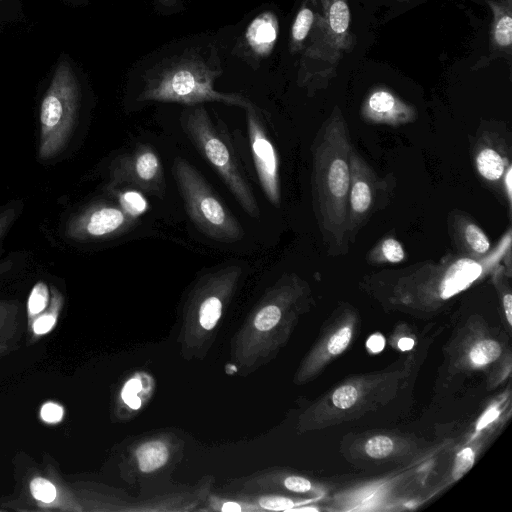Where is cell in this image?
<instances>
[{"label": "cell", "mask_w": 512, "mask_h": 512, "mask_svg": "<svg viewBox=\"0 0 512 512\" xmlns=\"http://www.w3.org/2000/svg\"><path fill=\"white\" fill-rule=\"evenodd\" d=\"M111 184H128L152 196L163 198L166 184L163 168L156 151L141 144L130 153L116 157L110 164Z\"/></svg>", "instance_id": "obj_9"}, {"label": "cell", "mask_w": 512, "mask_h": 512, "mask_svg": "<svg viewBox=\"0 0 512 512\" xmlns=\"http://www.w3.org/2000/svg\"><path fill=\"white\" fill-rule=\"evenodd\" d=\"M16 216L15 209H7L0 213V241Z\"/></svg>", "instance_id": "obj_38"}, {"label": "cell", "mask_w": 512, "mask_h": 512, "mask_svg": "<svg viewBox=\"0 0 512 512\" xmlns=\"http://www.w3.org/2000/svg\"><path fill=\"white\" fill-rule=\"evenodd\" d=\"M360 116L370 124L396 127L415 122L418 111L389 87L377 85L365 96Z\"/></svg>", "instance_id": "obj_11"}, {"label": "cell", "mask_w": 512, "mask_h": 512, "mask_svg": "<svg viewBox=\"0 0 512 512\" xmlns=\"http://www.w3.org/2000/svg\"><path fill=\"white\" fill-rule=\"evenodd\" d=\"M393 449L392 439L384 435L371 437L365 443V452L372 458H384L391 454Z\"/></svg>", "instance_id": "obj_26"}, {"label": "cell", "mask_w": 512, "mask_h": 512, "mask_svg": "<svg viewBox=\"0 0 512 512\" xmlns=\"http://www.w3.org/2000/svg\"><path fill=\"white\" fill-rule=\"evenodd\" d=\"M260 505L268 510H287L293 507L294 503L291 499L279 496L263 497L259 501Z\"/></svg>", "instance_id": "obj_34"}, {"label": "cell", "mask_w": 512, "mask_h": 512, "mask_svg": "<svg viewBox=\"0 0 512 512\" xmlns=\"http://www.w3.org/2000/svg\"><path fill=\"white\" fill-rule=\"evenodd\" d=\"M359 397L357 388L352 384L342 385L332 394V403L339 409L352 407Z\"/></svg>", "instance_id": "obj_28"}, {"label": "cell", "mask_w": 512, "mask_h": 512, "mask_svg": "<svg viewBox=\"0 0 512 512\" xmlns=\"http://www.w3.org/2000/svg\"><path fill=\"white\" fill-rule=\"evenodd\" d=\"M451 222L460 253L480 258L490 251L491 244L487 235L470 218L456 213Z\"/></svg>", "instance_id": "obj_16"}, {"label": "cell", "mask_w": 512, "mask_h": 512, "mask_svg": "<svg viewBox=\"0 0 512 512\" xmlns=\"http://www.w3.org/2000/svg\"><path fill=\"white\" fill-rule=\"evenodd\" d=\"M31 493L37 500L45 503L52 502L56 497V488L44 478H34L30 483Z\"/></svg>", "instance_id": "obj_30"}, {"label": "cell", "mask_w": 512, "mask_h": 512, "mask_svg": "<svg viewBox=\"0 0 512 512\" xmlns=\"http://www.w3.org/2000/svg\"><path fill=\"white\" fill-rule=\"evenodd\" d=\"M487 414L489 417H487V415H485L482 418V420L479 422V427H483L485 424H487V422H490L491 420H493L497 416L498 412L495 409H492Z\"/></svg>", "instance_id": "obj_42"}, {"label": "cell", "mask_w": 512, "mask_h": 512, "mask_svg": "<svg viewBox=\"0 0 512 512\" xmlns=\"http://www.w3.org/2000/svg\"><path fill=\"white\" fill-rule=\"evenodd\" d=\"M55 317L52 315H43L38 318L33 325L34 332L37 334H44L51 330L55 324Z\"/></svg>", "instance_id": "obj_37"}, {"label": "cell", "mask_w": 512, "mask_h": 512, "mask_svg": "<svg viewBox=\"0 0 512 512\" xmlns=\"http://www.w3.org/2000/svg\"><path fill=\"white\" fill-rule=\"evenodd\" d=\"M83 83L78 66L61 56L52 71L39 109V156L50 159L67 145L79 117Z\"/></svg>", "instance_id": "obj_5"}, {"label": "cell", "mask_w": 512, "mask_h": 512, "mask_svg": "<svg viewBox=\"0 0 512 512\" xmlns=\"http://www.w3.org/2000/svg\"><path fill=\"white\" fill-rule=\"evenodd\" d=\"M405 259L402 244L393 237L380 240L368 254L367 261L372 264L400 263Z\"/></svg>", "instance_id": "obj_20"}, {"label": "cell", "mask_w": 512, "mask_h": 512, "mask_svg": "<svg viewBox=\"0 0 512 512\" xmlns=\"http://www.w3.org/2000/svg\"><path fill=\"white\" fill-rule=\"evenodd\" d=\"M367 348L372 353H379L381 352L385 347V339L384 337L377 333L370 336V338L367 340Z\"/></svg>", "instance_id": "obj_39"}, {"label": "cell", "mask_w": 512, "mask_h": 512, "mask_svg": "<svg viewBox=\"0 0 512 512\" xmlns=\"http://www.w3.org/2000/svg\"><path fill=\"white\" fill-rule=\"evenodd\" d=\"M120 208L129 216L136 218L146 211L147 202L136 191H126L119 197Z\"/></svg>", "instance_id": "obj_24"}, {"label": "cell", "mask_w": 512, "mask_h": 512, "mask_svg": "<svg viewBox=\"0 0 512 512\" xmlns=\"http://www.w3.org/2000/svg\"><path fill=\"white\" fill-rule=\"evenodd\" d=\"M136 218L127 215L121 208L98 206L85 213L78 220L75 230L77 235L100 238L122 232L131 227Z\"/></svg>", "instance_id": "obj_15"}, {"label": "cell", "mask_w": 512, "mask_h": 512, "mask_svg": "<svg viewBox=\"0 0 512 512\" xmlns=\"http://www.w3.org/2000/svg\"><path fill=\"white\" fill-rule=\"evenodd\" d=\"M139 468L143 472H151L163 466L168 459V450L160 441L142 444L136 451Z\"/></svg>", "instance_id": "obj_19"}, {"label": "cell", "mask_w": 512, "mask_h": 512, "mask_svg": "<svg viewBox=\"0 0 512 512\" xmlns=\"http://www.w3.org/2000/svg\"><path fill=\"white\" fill-rule=\"evenodd\" d=\"M49 299L48 287L43 282H38L32 289L28 299V310L30 314H37L47 306Z\"/></svg>", "instance_id": "obj_29"}, {"label": "cell", "mask_w": 512, "mask_h": 512, "mask_svg": "<svg viewBox=\"0 0 512 512\" xmlns=\"http://www.w3.org/2000/svg\"><path fill=\"white\" fill-rule=\"evenodd\" d=\"M511 252L508 229L495 247L480 257L447 254L438 262L427 261L400 271L380 274L393 279V290L403 299L419 297L446 300L491 273Z\"/></svg>", "instance_id": "obj_4"}, {"label": "cell", "mask_w": 512, "mask_h": 512, "mask_svg": "<svg viewBox=\"0 0 512 512\" xmlns=\"http://www.w3.org/2000/svg\"><path fill=\"white\" fill-rule=\"evenodd\" d=\"M222 302L218 296L211 295L203 300L199 309V322L204 329L211 330L221 316Z\"/></svg>", "instance_id": "obj_22"}, {"label": "cell", "mask_w": 512, "mask_h": 512, "mask_svg": "<svg viewBox=\"0 0 512 512\" xmlns=\"http://www.w3.org/2000/svg\"><path fill=\"white\" fill-rule=\"evenodd\" d=\"M364 10L376 21L378 14L382 15L381 22L389 21L428 0H357Z\"/></svg>", "instance_id": "obj_18"}, {"label": "cell", "mask_w": 512, "mask_h": 512, "mask_svg": "<svg viewBox=\"0 0 512 512\" xmlns=\"http://www.w3.org/2000/svg\"><path fill=\"white\" fill-rule=\"evenodd\" d=\"M155 9L165 16L181 13L185 6L183 0H151Z\"/></svg>", "instance_id": "obj_33"}, {"label": "cell", "mask_w": 512, "mask_h": 512, "mask_svg": "<svg viewBox=\"0 0 512 512\" xmlns=\"http://www.w3.org/2000/svg\"><path fill=\"white\" fill-rule=\"evenodd\" d=\"M501 355V346L495 340L485 339L477 342L469 352L474 366H484L497 360Z\"/></svg>", "instance_id": "obj_21"}, {"label": "cell", "mask_w": 512, "mask_h": 512, "mask_svg": "<svg viewBox=\"0 0 512 512\" xmlns=\"http://www.w3.org/2000/svg\"><path fill=\"white\" fill-rule=\"evenodd\" d=\"M475 454L472 448L461 450L455 459L452 475L455 480L462 477L474 464Z\"/></svg>", "instance_id": "obj_31"}, {"label": "cell", "mask_w": 512, "mask_h": 512, "mask_svg": "<svg viewBox=\"0 0 512 512\" xmlns=\"http://www.w3.org/2000/svg\"><path fill=\"white\" fill-rule=\"evenodd\" d=\"M222 511L224 512H240L241 507L239 504L235 502H226L222 506Z\"/></svg>", "instance_id": "obj_41"}, {"label": "cell", "mask_w": 512, "mask_h": 512, "mask_svg": "<svg viewBox=\"0 0 512 512\" xmlns=\"http://www.w3.org/2000/svg\"><path fill=\"white\" fill-rule=\"evenodd\" d=\"M395 187L393 176L379 177L353 147L350 155L348 193V240L353 244L370 218L390 201Z\"/></svg>", "instance_id": "obj_8"}, {"label": "cell", "mask_w": 512, "mask_h": 512, "mask_svg": "<svg viewBox=\"0 0 512 512\" xmlns=\"http://www.w3.org/2000/svg\"><path fill=\"white\" fill-rule=\"evenodd\" d=\"M141 390V383L137 379H132L125 385L122 397L127 405L133 409H137L141 405L137 393Z\"/></svg>", "instance_id": "obj_32"}, {"label": "cell", "mask_w": 512, "mask_h": 512, "mask_svg": "<svg viewBox=\"0 0 512 512\" xmlns=\"http://www.w3.org/2000/svg\"><path fill=\"white\" fill-rule=\"evenodd\" d=\"M491 11L488 61L512 56V0H481Z\"/></svg>", "instance_id": "obj_14"}, {"label": "cell", "mask_w": 512, "mask_h": 512, "mask_svg": "<svg viewBox=\"0 0 512 512\" xmlns=\"http://www.w3.org/2000/svg\"><path fill=\"white\" fill-rule=\"evenodd\" d=\"M353 149L345 117L335 107L312 145V199L319 231L332 256L349 250L348 193Z\"/></svg>", "instance_id": "obj_3"}, {"label": "cell", "mask_w": 512, "mask_h": 512, "mask_svg": "<svg viewBox=\"0 0 512 512\" xmlns=\"http://www.w3.org/2000/svg\"><path fill=\"white\" fill-rule=\"evenodd\" d=\"M223 73L220 46L211 36L195 35L153 51L130 72L134 102H170L188 106L204 102L247 107L251 101L237 93L215 89Z\"/></svg>", "instance_id": "obj_1"}, {"label": "cell", "mask_w": 512, "mask_h": 512, "mask_svg": "<svg viewBox=\"0 0 512 512\" xmlns=\"http://www.w3.org/2000/svg\"><path fill=\"white\" fill-rule=\"evenodd\" d=\"M352 338V328L351 326H343L339 328L336 332H334L325 347V356L330 358L336 356L343 352L348 344L350 343Z\"/></svg>", "instance_id": "obj_23"}, {"label": "cell", "mask_w": 512, "mask_h": 512, "mask_svg": "<svg viewBox=\"0 0 512 512\" xmlns=\"http://www.w3.org/2000/svg\"><path fill=\"white\" fill-rule=\"evenodd\" d=\"M414 346V340L409 337H403L398 341V347L402 351L411 350Z\"/></svg>", "instance_id": "obj_40"}, {"label": "cell", "mask_w": 512, "mask_h": 512, "mask_svg": "<svg viewBox=\"0 0 512 512\" xmlns=\"http://www.w3.org/2000/svg\"><path fill=\"white\" fill-rule=\"evenodd\" d=\"M284 485L287 489L304 493L311 489V483L308 479L299 476H290L284 480Z\"/></svg>", "instance_id": "obj_35"}, {"label": "cell", "mask_w": 512, "mask_h": 512, "mask_svg": "<svg viewBox=\"0 0 512 512\" xmlns=\"http://www.w3.org/2000/svg\"><path fill=\"white\" fill-rule=\"evenodd\" d=\"M182 126L196 148L221 177L242 209L252 218H259L260 209L249 184L241 173L230 147L213 125L206 109L190 106L182 114Z\"/></svg>", "instance_id": "obj_7"}, {"label": "cell", "mask_w": 512, "mask_h": 512, "mask_svg": "<svg viewBox=\"0 0 512 512\" xmlns=\"http://www.w3.org/2000/svg\"><path fill=\"white\" fill-rule=\"evenodd\" d=\"M280 318V308L275 304H269L257 313L254 325L260 331H268L279 322Z\"/></svg>", "instance_id": "obj_27"}, {"label": "cell", "mask_w": 512, "mask_h": 512, "mask_svg": "<svg viewBox=\"0 0 512 512\" xmlns=\"http://www.w3.org/2000/svg\"><path fill=\"white\" fill-rule=\"evenodd\" d=\"M373 18L357 0H321V12L299 54L297 83L312 95L353 68L369 46Z\"/></svg>", "instance_id": "obj_2"}, {"label": "cell", "mask_w": 512, "mask_h": 512, "mask_svg": "<svg viewBox=\"0 0 512 512\" xmlns=\"http://www.w3.org/2000/svg\"><path fill=\"white\" fill-rule=\"evenodd\" d=\"M321 12V0H301L292 20L288 48L291 54H300Z\"/></svg>", "instance_id": "obj_17"}, {"label": "cell", "mask_w": 512, "mask_h": 512, "mask_svg": "<svg viewBox=\"0 0 512 512\" xmlns=\"http://www.w3.org/2000/svg\"><path fill=\"white\" fill-rule=\"evenodd\" d=\"M279 22L272 10H263L246 26L239 51L246 61L255 64L270 55L277 42Z\"/></svg>", "instance_id": "obj_12"}, {"label": "cell", "mask_w": 512, "mask_h": 512, "mask_svg": "<svg viewBox=\"0 0 512 512\" xmlns=\"http://www.w3.org/2000/svg\"><path fill=\"white\" fill-rule=\"evenodd\" d=\"M21 0H0V29L7 24L23 20Z\"/></svg>", "instance_id": "obj_25"}, {"label": "cell", "mask_w": 512, "mask_h": 512, "mask_svg": "<svg viewBox=\"0 0 512 512\" xmlns=\"http://www.w3.org/2000/svg\"><path fill=\"white\" fill-rule=\"evenodd\" d=\"M474 162L484 180L491 185L503 186V178L511 162L505 154V142L500 136L491 132L483 133L475 145Z\"/></svg>", "instance_id": "obj_13"}, {"label": "cell", "mask_w": 512, "mask_h": 512, "mask_svg": "<svg viewBox=\"0 0 512 512\" xmlns=\"http://www.w3.org/2000/svg\"><path fill=\"white\" fill-rule=\"evenodd\" d=\"M173 174L187 214L203 234L224 243L243 238L244 231L238 220L190 162L176 157Z\"/></svg>", "instance_id": "obj_6"}, {"label": "cell", "mask_w": 512, "mask_h": 512, "mask_svg": "<svg viewBox=\"0 0 512 512\" xmlns=\"http://www.w3.org/2000/svg\"><path fill=\"white\" fill-rule=\"evenodd\" d=\"M251 152L261 187L267 199L280 205L279 164L276 150L267 136L256 106L244 108Z\"/></svg>", "instance_id": "obj_10"}, {"label": "cell", "mask_w": 512, "mask_h": 512, "mask_svg": "<svg viewBox=\"0 0 512 512\" xmlns=\"http://www.w3.org/2000/svg\"><path fill=\"white\" fill-rule=\"evenodd\" d=\"M63 416L62 408L54 403H47L41 409V417L46 422H58Z\"/></svg>", "instance_id": "obj_36"}]
</instances>
